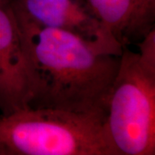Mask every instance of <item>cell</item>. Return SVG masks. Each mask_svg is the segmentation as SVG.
Listing matches in <instances>:
<instances>
[{
	"mask_svg": "<svg viewBox=\"0 0 155 155\" xmlns=\"http://www.w3.org/2000/svg\"><path fill=\"white\" fill-rule=\"evenodd\" d=\"M22 33L38 78L30 108L94 115L105 120L121 55L65 30L39 28Z\"/></svg>",
	"mask_w": 155,
	"mask_h": 155,
	"instance_id": "cell-1",
	"label": "cell"
},
{
	"mask_svg": "<svg viewBox=\"0 0 155 155\" xmlns=\"http://www.w3.org/2000/svg\"><path fill=\"white\" fill-rule=\"evenodd\" d=\"M123 46L111 88L104 130L116 155L155 154V28Z\"/></svg>",
	"mask_w": 155,
	"mask_h": 155,
	"instance_id": "cell-2",
	"label": "cell"
},
{
	"mask_svg": "<svg viewBox=\"0 0 155 155\" xmlns=\"http://www.w3.org/2000/svg\"><path fill=\"white\" fill-rule=\"evenodd\" d=\"M102 116L50 108L0 115V155H116Z\"/></svg>",
	"mask_w": 155,
	"mask_h": 155,
	"instance_id": "cell-3",
	"label": "cell"
},
{
	"mask_svg": "<svg viewBox=\"0 0 155 155\" xmlns=\"http://www.w3.org/2000/svg\"><path fill=\"white\" fill-rule=\"evenodd\" d=\"M37 91L36 72L11 0H0V115L29 108Z\"/></svg>",
	"mask_w": 155,
	"mask_h": 155,
	"instance_id": "cell-4",
	"label": "cell"
},
{
	"mask_svg": "<svg viewBox=\"0 0 155 155\" xmlns=\"http://www.w3.org/2000/svg\"><path fill=\"white\" fill-rule=\"evenodd\" d=\"M22 31L39 28L65 30L120 56L122 46L95 17L85 0H11Z\"/></svg>",
	"mask_w": 155,
	"mask_h": 155,
	"instance_id": "cell-5",
	"label": "cell"
},
{
	"mask_svg": "<svg viewBox=\"0 0 155 155\" xmlns=\"http://www.w3.org/2000/svg\"><path fill=\"white\" fill-rule=\"evenodd\" d=\"M155 0H133L130 17L123 33V46L137 43L154 28Z\"/></svg>",
	"mask_w": 155,
	"mask_h": 155,
	"instance_id": "cell-6",
	"label": "cell"
}]
</instances>
